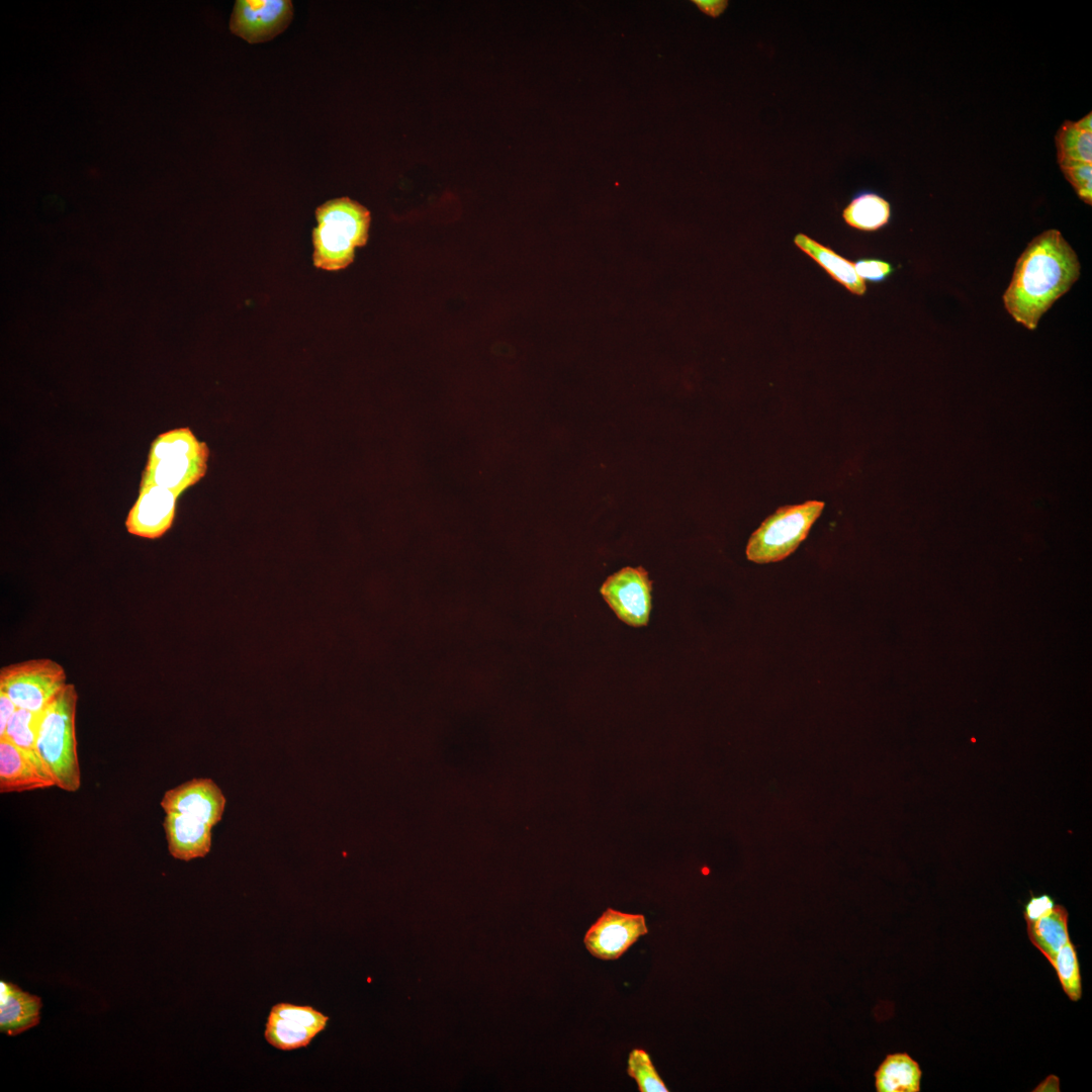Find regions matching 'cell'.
<instances>
[{
    "label": "cell",
    "mask_w": 1092,
    "mask_h": 1092,
    "mask_svg": "<svg viewBox=\"0 0 1092 1092\" xmlns=\"http://www.w3.org/2000/svg\"><path fill=\"white\" fill-rule=\"evenodd\" d=\"M1081 265L1058 230L1033 238L1018 258L1003 294L1007 312L1028 330H1035L1051 306L1080 277Z\"/></svg>",
    "instance_id": "obj_1"
},
{
    "label": "cell",
    "mask_w": 1092,
    "mask_h": 1092,
    "mask_svg": "<svg viewBox=\"0 0 1092 1092\" xmlns=\"http://www.w3.org/2000/svg\"><path fill=\"white\" fill-rule=\"evenodd\" d=\"M312 230V262L316 268L339 271L348 267L357 248L365 246L371 221L370 211L349 197L334 198L315 209Z\"/></svg>",
    "instance_id": "obj_2"
},
{
    "label": "cell",
    "mask_w": 1092,
    "mask_h": 1092,
    "mask_svg": "<svg viewBox=\"0 0 1092 1092\" xmlns=\"http://www.w3.org/2000/svg\"><path fill=\"white\" fill-rule=\"evenodd\" d=\"M78 693L69 684L41 712L37 729V749L56 787L76 792L81 785L75 718Z\"/></svg>",
    "instance_id": "obj_3"
},
{
    "label": "cell",
    "mask_w": 1092,
    "mask_h": 1092,
    "mask_svg": "<svg viewBox=\"0 0 1092 1092\" xmlns=\"http://www.w3.org/2000/svg\"><path fill=\"white\" fill-rule=\"evenodd\" d=\"M208 448L187 428L159 435L152 443L141 485L155 484L177 496L204 476Z\"/></svg>",
    "instance_id": "obj_4"
},
{
    "label": "cell",
    "mask_w": 1092,
    "mask_h": 1092,
    "mask_svg": "<svg viewBox=\"0 0 1092 1092\" xmlns=\"http://www.w3.org/2000/svg\"><path fill=\"white\" fill-rule=\"evenodd\" d=\"M823 508L822 502L808 500L778 509L750 536L747 559L764 564L787 558L806 539Z\"/></svg>",
    "instance_id": "obj_5"
},
{
    "label": "cell",
    "mask_w": 1092,
    "mask_h": 1092,
    "mask_svg": "<svg viewBox=\"0 0 1092 1092\" xmlns=\"http://www.w3.org/2000/svg\"><path fill=\"white\" fill-rule=\"evenodd\" d=\"M67 685L64 667L50 658L12 663L0 670V690L17 708L32 712L43 711Z\"/></svg>",
    "instance_id": "obj_6"
},
{
    "label": "cell",
    "mask_w": 1092,
    "mask_h": 1092,
    "mask_svg": "<svg viewBox=\"0 0 1092 1092\" xmlns=\"http://www.w3.org/2000/svg\"><path fill=\"white\" fill-rule=\"evenodd\" d=\"M652 581L642 567H624L610 575L600 588L615 615L632 627L646 626L651 611Z\"/></svg>",
    "instance_id": "obj_7"
},
{
    "label": "cell",
    "mask_w": 1092,
    "mask_h": 1092,
    "mask_svg": "<svg viewBox=\"0 0 1092 1092\" xmlns=\"http://www.w3.org/2000/svg\"><path fill=\"white\" fill-rule=\"evenodd\" d=\"M647 933L644 915L624 913L608 908L588 928L583 942L594 957L612 961L623 956Z\"/></svg>",
    "instance_id": "obj_8"
},
{
    "label": "cell",
    "mask_w": 1092,
    "mask_h": 1092,
    "mask_svg": "<svg viewBox=\"0 0 1092 1092\" xmlns=\"http://www.w3.org/2000/svg\"><path fill=\"white\" fill-rule=\"evenodd\" d=\"M329 1017L311 1006L278 1003L272 1006L265 1028V1038L282 1051L304 1048L323 1031Z\"/></svg>",
    "instance_id": "obj_9"
},
{
    "label": "cell",
    "mask_w": 1092,
    "mask_h": 1092,
    "mask_svg": "<svg viewBox=\"0 0 1092 1092\" xmlns=\"http://www.w3.org/2000/svg\"><path fill=\"white\" fill-rule=\"evenodd\" d=\"M292 16L290 0H238L231 15L230 28L249 43H260L281 33Z\"/></svg>",
    "instance_id": "obj_10"
},
{
    "label": "cell",
    "mask_w": 1092,
    "mask_h": 1092,
    "mask_svg": "<svg viewBox=\"0 0 1092 1092\" xmlns=\"http://www.w3.org/2000/svg\"><path fill=\"white\" fill-rule=\"evenodd\" d=\"M226 799L208 778H195L168 790L160 805L165 813H179L215 826L224 813Z\"/></svg>",
    "instance_id": "obj_11"
},
{
    "label": "cell",
    "mask_w": 1092,
    "mask_h": 1092,
    "mask_svg": "<svg viewBox=\"0 0 1092 1092\" xmlns=\"http://www.w3.org/2000/svg\"><path fill=\"white\" fill-rule=\"evenodd\" d=\"M176 498L177 495L165 487L141 485L138 499L125 521L128 533L147 539L161 537L174 521Z\"/></svg>",
    "instance_id": "obj_12"
},
{
    "label": "cell",
    "mask_w": 1092,
    "mask_h": 1092,
    "mask_svg": "<svg viewBox=\"0 0 1092 1092\" xmlns=\"http://www.w3.org/2000/svg\"><path fill=\"white\" fill-rule=\"evenodd\" d=\"M163 828L168 850L176 859L189 861L204 857L210 851L212 827L198 819L166 813Z\"/></svg>",
    "instance_id": "obj_13"
},
{
    "label": "cell",
    "mask_w": 1092,
    "mask_h": 1092,
    "mask_svg": "<svg viewBox=\"0 0 1092 1092\" xmlns=\"http://www.w3.org/2000/svg\"><path fill=\"white\" fill-rule=\"evenodd\" d=\"M40 998L22 991L16 985L0 982V1030L8 1035L19 1034L39 1022Z\"/></svg>",
    "instance_id": "obj_14"
},
{
    "label": "cell",
    "mask_w": 1092,
    "mask_h": 1092,
    "mask_svg": "<svg viewBox=\"0 0 1092 1092\" xmlns=\"http://www.w3.org/2000/svg\"><path fill=\"white\" fill-rule=\"evenodd\" d=\"M54 787L7 738H0V793H19Z\"/></svg>",
    "instance_id": "obj_15"
},
{
    "label": "cell",
    "mask_w": 1092,
    "mask_h": 1092,
    "mask_svg": "<svg viewBox=\"0 0 1092 1092\" xmlns=\"http://www.w3.org/2000/svg\"><path fill=\"white\" fill-rule=\"evenodd\" d=\"M795 245L816 261L835 281L856 295H863L867 290L864 281L857 275L854 263L848 261L805 234L794 238Z\"/></svg>",
    "instance_id": "obj_16"
},
{
    "label": "cell",
    "mask_w": 1092,
    "mask_h": 1092,
    "mask_svg": "<svg viewBox=\"0 0 1092 1092\" xmlns=\"http://www.w3.org/2000/svg\"><path fill=\"white\" fill-rule=\"evenodd\" d=\"M892 215L890 202L879 193L857 191L842 210L845 223L861 232H876L886 226Z\"/></svg>",
    "instance_id": "obj_17"
},
{
    "label": "cell",
    "mask_w": 1092,
    "mask_h": 1092,
    "mask_svg": "<svg viewBox=\"0 0 1092 1092\" xmlns=\"http://www.w3.org/2000/svg\"><path fill=\"white\" fill-rule=\"evenodd\" d=\"M41 712H32L18 708L10 718L5 734L1 738H7L12 742L33 764L39 775L56 787L50 771L39 755L36 744L37 729Z\"/></svg>",
    "instance_id": "obj_18"
},
{
    "label": "cell",
    "mask_w": 1092,
    "mask_h": 1092,
    "mask_svg": "<svg viewBox=\"0 0 1092 1092\" xmlns=\"http://www.w3.org/2000/svg\"><path fill=\"white\" fill-rule=\"evenodd\" d=\"M922 1072L906 1053L888 1055L875 1072L878 1092H919Z\"/></svg>",
    "instance_id": "obj_19"
},
{
    "label": "cell",
    "mask_w": 1092,
    "mask_h": 1092,
    "mask_svg": "<svg viewBox=\"0 0 1092 1092\" xmlns=\"http://www.w3.org/2000/svg\"><path fill=\"white\" fill-rule=\"evenodd\" d=\"M1067 909L1056 904L1040 918L1027 922V935L1031 943L1052 964L1059 949L1070 939Z\"/></svg>",
    "instance_id": "obj_20"
},
{
    "label": "cell",
    "mask_w": 1092,
    "mask_h": 1092,
    "mask_svg": "<svg viewBox=\"0 0 1092 1092\" xmlns=\"http://www.w3.org/2000/svg\"><path fill=\"white\" fill-rule=\"evenodd\" d=\"M1059 165L1092 164V131L1080 128L1076 121L1065 120L1055 135Z\"/></svg>",
    "instance_id": "obj_21"
},
{
    "label": "cell",
    "mask_w": 1092,
    "mask_h": 1092,
    "mask_svg": "<svg viewBox=\"0 0 1092 1092\" xmlns=\"http://www.w3.org/2000/svg\"><path fill=\"white\" fill-rule=\"evenodd\" d=\"M1059 978L1064 992L1072 1001L1082 997L1080 966L1075 945L1069 939L1057 952L1051 964Z\"/></svg>",
    "instance_id": "obj_22"
},
{
    "label": "cell",
    "mask_w": 1092,
    "mask_h": 1092,
    "mask_svg": "<svg viewBox=\"0 0 1092 1092\" xmlns=\"http://www.w3.org/2000/svg\"><path fill=\"white\" fill-rule=\"evenodd\" d=\"M627 1074L636 1081L638 1090L641 1092L668 1091L650 1056L642 1049H634L629 1054Z\"/></svg>",
    "instance_id": "obj_23"
},
{
    "label": "cell",
    "mask_w": 1092,
    "mask_h": 1092,
    "mask_svg": "<svg viewBox=\"0 0 1092 1092\" xmlns=\"http://www.w3.org/2000/svg\"><path fill=\"white\" fill-rule=\"evenodd\" d=\"M1065 178L1072 185L1078 197L1085 203L1092 204V164L1072 163L1060 165Z\"/></svg>",
    "instance_id": "obj_24"
},
{
    "label": "cell",
    "mask_w": 1092,
    "mask_h": 1092,
    "mask_svg": "<svg viewBox=\"0 0 1092 1092\" xmlns=\"http://www.w3.org/2000/svg\"><path fill=\"white\" fill-rule=\"evenodd\" d=\"M857 275L864 281L879 283L885 281L894 271V267L880 259H859L854 263Z\"/></svg>",
    "instance_id": "obj_25"
},
{
    "label": "cell",
    "mask_w": 1092,
    "mask_h": 1092,
    "mask_svg": "<svg viewBox=\"0 0 1092 1092\" xmlns=\"http://www.w3.org/2000/svg\"><path fill=\"white\" fill-rule=\"evenodd\" d=\"M1055 905L1054 899L1048 894L1032 896L1024 907L1023 916L1026 923L1045 915Z\"/></svg>",
    "instance_id": "obj_26"
},
{
    "label": "cell",
    "mask_w": 1092,
    "mask_h": 1092,
    "mask_svg": "<svg viewBox=\"0 0 1092 1092\" xmlns=\"http://www.w3.org/2000/svg\"><path fill=\"white\" fill-rule=\"evenodd\" d=\"M17 709L10 697L0 690V738L4 736L7 724Z\"/></svg>",
    "instance_id": "obj_27"
},
{
    "label": "cell",
    "mask_w": 1092,
    "mask_h": 1092,
    "mask_svg": "<svg viewBox=\"0 0 1092 1092\" xmlns=\"http://www.w3.org/2000/svg\"><path fill=\"white\" fill-rule=\"evenodd\" d=\"M698 9L704 14L717 18L728 7L729 2L727 0H692Z\"/></svg>",
    "instance_id": "obj_28"
},
{
    "label": "cell",
    "mask_w": 1092,
    "mask_h": 1092,
    "mask_svg": "<svg viewBox=\"0 0 1092 1092\" xmlns=\"http://www.w3.org/2000/svg\"><path fill=\"white\" fill-rule=\"evenodd\" d=\"M1033 1091L1034 1092H1037V1091H1040V1092H1055V1091L1059 1092L1060 1091L1059 1078L1057 1076H1055V1075L1048 1076L1041 1083H1039L1035 1087V1089H1033Z\"/></svg>",
    "instance_id": "obj_29"
},
{
    "label": "cell",
    "mask_w": 1092,
    "mask_h": 1092,
    "mask_svg": "<svg viewBox=\"0 0 1092 1092\" xmlns=\"http://www.w3.org/2000/svg\"><path fill=\"white\" fill-rule=\"evenodd\" d=\"M1076 123L1080 128L1087 131H1092V112L1090 111L1081 119L1077 120Z\"/></svg>",
    "instance_id": "obj_30"
}]
</instances>
